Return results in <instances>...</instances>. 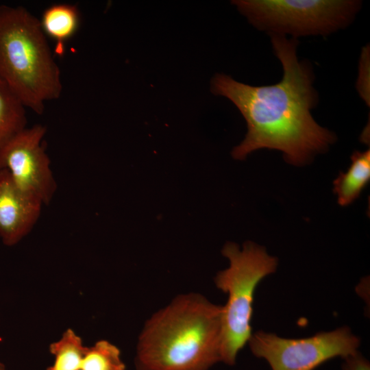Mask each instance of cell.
<instances>
[{
	"label": "cell",
	"instance_id": "6da1fadb",
	"mask_svg": "<svg viewBox=\"0 0 370 370\" xmlns=\"http://www.w3.org/2000/svg\"><path fill=\"white\" fill-rule=\"evenodd\" d=\"M270 37L283 69L279 82L251 86L217 73L211 80L210 90L230 100L246 121V136L232 151L234 159L243 160L257 149L267 148L282 151L287 162L301 166L327 151L336 138L312 116L318 94L311 66L297 56V39Z\"/></svg>",
	"mask_w": 370,
	"mask_h": 370
},
{
	"label": "cell",
	"instance_id": "7a4b0ae2",
	"mask_svg": "<svg viewBox=\"0 0 370 370\" xmlns=\"http://www.w3.org/2000/svg\"><path fill=\"white\" fill-rule=\"evenodd\" d=\"M223 310L199 293L175 297L145 323L136 370H209L221 361Z\"/></svg>",
	"mask_w": 370,
	"mask_h": 370
},
{
	"label": "cell",
	"instance_id": "3957f363",
	"mask_svg": "<svg viewBox=\"0 0 370 370\" xmlns=\"http://www.w3.org/2000/svg\"><path fill=\"white\" fill-rule=\"evenodd\" d=\"M0 79L37 114L62 91L60 70L39 20L22 6L0 5Z\"/></svg>",
	"mask_w": 370,
	"mask_h": 370
},
{
	"label": "cell",
	"instance_id": "277c9868",
	"mask_svg": "<svg viewBox=\"0 0 370 370\" xmlns=\"http://www.w3.org/2000/svg\"><path fill=\"white\" fill-rule=\"evenodd\" d=\"M221 252L230 265L218 272L214 280L216 286L227 294V303L223 306L221 362L232 366L252 335L250 323L256 288L264 277L275 272L278 259L251 241L246 242L242 249L227 242Z\"/></svg>",
	"mask_w": 370,
	"mask_h": 370
},
{
	"label": "cell",
	"instance_id": "5b68a950",
	"mask_svg": "<svg viewBox=\"0 0 370 370\" xmlns=\"http://www.w3.org/2000/svg\"><path fill=\"white\" fill-rule=\"evenodd\" d=\"M238 10L270 35L328 36L350 25L361 8L351 0H235Z\"/></svg>",
	"mask_w": 370,
	"mask_h": 370
},
{
	"label": "cell",
	"instance_id": "8992f818",
	"mask_svg": "<svg viewBox=\"0 0 370 370\" xmlns=\"http://www.w3.org/2000/svg\"><path fill=\"white\" fill-rule=\"evenodd\" d=\"M251 352L272 370H314L326 361L358 352L360 341L347 327L304 338H286L258 331L248 341Z\"/></svg>",
	"mask_w": 370,
	"mask_h": 370
},
{
	"label": "cell",
	"instance_id": "52a82bcc",
	"mask_svg": "<svg viewBox=\"0 0 370 370\" xmlns=\"http://www.w3.org/2000/svg\"><path fill=\"white\" fill-rule=\"evenodd\" d=\"M47 128L25 127L0 149V170L8 172L23 192L48 205L57 189L50 160L42 144Z\"/></svg>",
	"mask_w": 370,
	"mask_h": 370
},
{
	"label": "cell",
	"instance_id": "ba28073f",
	"mask_svg": "<svg viewBox=\"0 0 370 370\" xmlns=\"http://www.w3.org/2000/svg\"><path fill=\"white\" fill-rule=\"evenodd\" d=\"M43 204L20 190L5 170H0V238L16 245L32 230Z\"/></svg>",
	"mask_w": 370,
	"mask_h": 370
},
{
	"label": "cell",
	"instance_id": "9c48e42d",
	"mask_svg": "<svg viewBox=\"0 0 370 370\" xmlns=\"http://www.w3.org/2000/svg\"><path fill=\"white\" fill-rule=\"evenodd\" d=\"M39 20L46 36L54 43V54L62 56L68 41L79 30L81 24L79 9L75 4L58 3L47 7Z\"/></svg>",
	"mask_w": 370,
	"mask_h": 370
},
{
	"label": "cell",
	"instance_id": "30bf717a",
	"mask_svg": "<svg viewBox=\"0 0 370 370\" xmlns=\"http://www.w3.org/2000/svg\"><path fill=\"white\" fill-rule=\"evenodd\" d=\"M345 173L334 181V192L339 205L346 206L357 199L370 178V151H355Z\"/></svg>",
	"mask_w": 370,
	"mask_h": 370
},
{
	"label": "cell",
	"instance_id": "8fae6325",
	"mask_svg": "<svg viewBox=\"0 0 370 370\" xmlns=\"http://www.w3.org/2000/svg\"><path fill=\"white\" fill-rule=\"evenodd\" d=\"M25 107L0 79V149L26 127Z\"/></svg>",
	"mask_w": 370,
	"mask_h": 370
},
{
	"label": "cell",
	"instance_id": "7c38bea8",
	"mask_svg": "<svg viewBox=\"0 0 370 370\" xmlns=\"http://www.w3.org/2000/svg\"><path fill=\"white\" fill-rule=\"evenodd\" d=\"M86 349L82 338L73 329H66L58 341L50 344L49 352L54 360L46 370H80Z\"/></svg>",
	"mask_w": 370,
	"mask_h": 370
},
{
	"label": "cell",
	"instance_id": "4fadbf2b",
	"mask_svg": "<svg viewBox=\"0 0 370 370\" xmlns=\"http://www.w3.org/2000/svg\"><path fill=\"white\" fill-rule=\"evenodd\" d=\"M121 350L107 340L86 347L80 370H125Z\"/></svg>",
	"mask_w": 370,
	"mask_h": 370
},
{
	"label": "cell",
	"instance_id": "5bb4252c",
	"mask_svg": "<svg viewBox=\"0 0 370 370\" xmlns=\"http://www.w3.org/2000/svg\"><path fill=\"white\" fill-rule=\"evenodd\" d=\"M369 47L366 46L362 48L361 53L358 76L356 82V89L362 100L369 106V74H370V56Z\"/></svg>",
	"mask_w": 370,
	"mask_h": 370
},
{
	"label": "cell",
	"instance_id": "9a60e30c",
	"mask_svg": "<svg viewBox=\"0 0 370 370\" xmlns=\"http://www.w3.org/2000/svg\"><path fill=\"white\" fill-rule=\"evenodd\" d=\"M342 370H370V363L359 352L345 357Z\"/></svg>",
	"mask_w": 370,
	"mask_h": 370
},
{
	"label": "cell",
	"instance_id": "2e32d148",
	"mask_svg": "<svg viewBox=\"0 0 370 370\" xmlns=\"http://www.w3.org/2000/svg\"><path fill=\"white\" fill-rule=\"evenodd\" d=\"M0 370H7L5 365L0 361Z\"/></svg>",
	"mask_w": 370,
	"mask_h": 370
}]
</instances>
